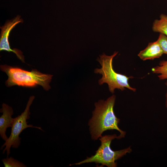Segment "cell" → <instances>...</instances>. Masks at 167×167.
Segmentation results:
<instances>
[{
	"label": "cell",
	"instance_id": "obj_1",
	"mask_svg": "<svg viewBox=\"0 0 167 167\" xmlns=\"http://www.w3.org/2000/svg\"><path fill=\"white\" fill-rule=\"evenodd\" d=\"M115 100L116 96L113 95L105 101L100 100L95 103V109L88 123L92 139H97L107 130H117L122 138L125 137L126 132L118 127L120 120L114 112Z\"/></svg>",
	"mask_w": 167,
	"mask_h": 167
},
{
	"label": "cell",
	"instance_id": "obj_2",
	"mask_svg": "<svg viewBox=\"0 0 167 167\" xmlns=\"http://www.w3.org/2000/svg\"><path fill=\"white\" fill-rule=\"evenodd\" d=\"M0 69L8 76L5 82L7 87L17 85L32 87L39 85L46 91L51 88L49 84L53 77L51 75L41 73L36 69L28 71L6 65H0Z\"/></svg>",
	"mask_w": 167,
	"mask_h": 167
},
{
	"label": "cell",
	"instance_id": "obj_3",
	"mask_svg": "<svg viewBox=\"0 0 167 167\" xmlns=\"http://www.w3.org/2000/svg\"><path fill=\"white\" fill-rule=\"evenodd\" d=\"M118 53L115 51L110 56L107 55L103 53L97 58L101 67L95 69L94 72L102 75L101 78L99 80V84L101 85L104 83L107 84L109 90L112 93H114L115 89L123 91L125 89V88L135 92L136 89L131 87L128 82L129 79L133 77L132 76L128 77L117 73L113 68V59Z\"/></svg>",
	"mask_w": 167,
	"mask_h": 167
},
{
	"label": "cell",
	"instance_id": "obj_4",
	"mask_svg": "<svg viewBox=\"0 0 167 167\" xmlns=\"http://www.w3.org/2000/svg\"><path fill=\"white\" fill-rule=\"evenodd\" d=\"M121 138L119 135L117 136L115 134L101 136L99 138L101 145L94 155L88 157L81 161L70 165L94 162L108 167H117V164L115 161L132 151L130 146L118 151H113L111 149L110 145L112 140L115 139Z\"/></svg>",
	"mask_w": 167,
	"mask_h": 167
},
{
	"label": "cell",
	"instance_id": "obj_5",
	"mask_svg": "<svg viewBox=\"0 0 167 167\" xmlns=\"http://www.w3.org/2000/svg\"><path fill=\"white\" fill-rule=\"evenodd\" d=\"M34 99V96H30L24 111L20 115L14 118L10 135L0 148L1 150H2L5 147L3 150L2 153L4 154L6 152L7 156H8L11 153L10 149L11 147L16 149L20 145L21 138L19 137V135L24 130L27 128L31 127L38 129L44 131L40 127L28 124L27 120L30 118V107Z\"/></svg>",
	"mask_w": 167,
	"mask_h": 167
},
{
	"label": "cell",
	"instance_id": "obj_6",
	"mask_svg": "<svg viewBox=\"0 0 167 167\" xmlns=\"http://www.w3.org/2000/svg\"><path fill=\"white\" fill-rule=\"evenodd\" d=\"M23 20L20 16L17 15L12 19L7 21L5 24L0 27L1 29L0 38V50H5L13 52L22 62H24V58L22 52L17 49H11L9 41V36L10 32L18 24L23 23Z\"/></svg>",
	"mask_w": 167,
	"mask_h": 167
},
{
	"label": "cell",
	"instance_id": "obj_7",
	"mask_svg": "<svg viewBox=\"0 0 167 167\" xmlns=\"http://www.w3.org/2000/svg\"><path fill=\"white\" fill-rule=\"evenodd\" d=\"M0 112L2 114L0 117V135L2 139L5 141L8 137L6 134L7 128L11 127L13 122L14 118L12 117L14 114L12 107L3 103Z\"/></svg>",
	"mask_w": 167,
	"mask_h": 167
},
{
	"label": "cell",
	"instance_id": "obj_8",
	"mask_svg": "<svg viewBox=\"0 0 167 167\" xmlns=\"http://www.w3.org/2000/svg\"><path fill=\"white\" fill-rule=\"evenodd\" d=\"M164 54L158 41L149 43L147 47L141 51L138 55L143 61L153 60L160 57Z\"/></svg>",
	"mask_w": 167,
	"mask_h": 167
},
{
	"label": "cell",
	"instance_id": "obj_9",
	"mask_svg": "<svg viewBox=\"0 0 167 167\" xmlns=\"http://www.w3.org/2000/svg\"><path fill=\"white\" fill-rule=\"evenodd\" d=\"M152 28L154 32L163 34L167 36V15L161 14L159 19H156L154 21Z\"/></svg>",
	"mask_w": 167,
	"mask_h": 167
},
{
	"label": "cell",
	"instance_id": "obj_10",
	"mask_svg": "<svg viewBox=\"0 0 167 167\" xmlns=\"http://www.w3.org/2000/svg\"><path fill=\"white\" fill-rule=\"evenodd\" d=\"M152 71L153 73L159 74L158 77L160 79H167V61H161L159 66L152 68Z\"/></svg>",
	"mask_w": 167,
	"mask_h": 167
},
{
	"label": "cell",
	"instance_id": "obj_11",
	"mask_svg": "<svg viewBox=\"0 0 167 167\" xmlns=\"http://www.w3.org/2000/svg\"><path fill=\"white\" fill-rule=\"evenodd\" d=\"M5 167H26L23 163L11 156L7 157L2 160Z\"/></svg>",
	"mask_w": 167,
	"mask_h": 167
},
{
	"label": "cell",
	"instance_id": "obj_12",
	"mask_svg": "<svg viewBox=\"0 0 167 167\" xmlns=\"http://www.w3.org/2000/svg\"><path fill=\"white\" fill-rule=\"evenodd\" d=\"M157 41L163 50V53L167 54V36L165 35L160 33Z\"/></svg>",
	"mask_w": 167,
	"mask_h": 167
},
{
	"label": "cell",
	"instance_id": "obj_13",
	"mask_svg": "<svg viewBox=\"0 0 167 167\" xmlns=\"http://www.w3.org/2000/svg\"><path fill=\"white\" fill-rule=\"evenodd\" d=\"M165 84L167 86V80L166 81V82L165 83ZM165 98H166V100H165V106L167 109V92H166V95H165Z\"/></svg>",
	"mask_w": 167,
	"mask_h": 167
}]
</instances>
